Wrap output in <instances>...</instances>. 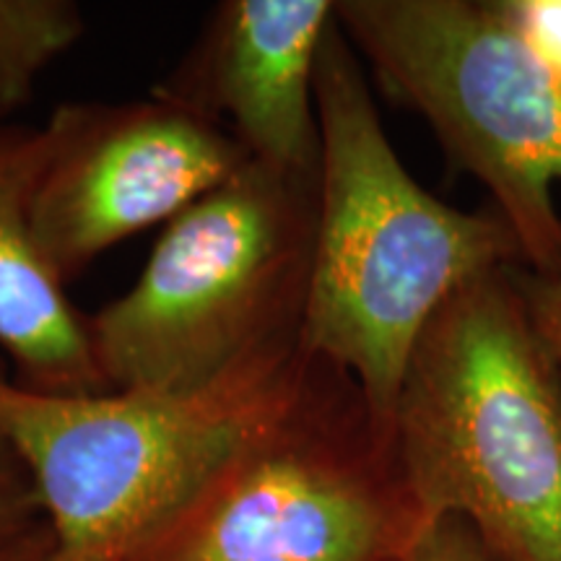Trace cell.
<instances>
[{"instance_id":"obj_9","label":"cell","mask_w":561,"mask_h":561,"mask_svg":"<svg viewBox=\"0 0 561 561\" xmlns=\"http://www.w3.org/2000/svg\"><path fill=\"white\" fill-rule=\"evenodd\" d=\"M47 159V125L0 123V348L24 388L102 396L112 390L91 354L87 318L34 242L32 206Z\"/></svg>"},{"instance_id":"obj_10","label":"cell","mask_w":561,"mask_h":561,"mask_svg":"<svg viewBox=\"0 0 561 561\" xmlns=\"http://www.w3.org/2000/svg\"><path fill=\"white\" fill-rule=\"evenodd\" d=\"M83 34L87 16L73 0H0V123L32 102L39 76Z\"/></svg>"},{"instance_id":"obj_1","label":"cell","mask_w":561,"mask_h":561,"mask_svg":"<svg viewBox=\"0 0 561 561\" xmlns=\"http://www.w3.org/2000/svg\"><path fill=\"white\" fill-rule=\"evenodd\" d=\"M314 107L318 219L301 346L346 371L390 434L424 328L468 280L523 265L520 248L496 214L447 206L411 178L339 21L320 47Z\"/></svg>"},{"instance_id":"obj_6","label":"cell","mask_w":561,"mask_h":561,"mask_svg":"<svg viewBox=\"0 0 561 561\" xmlns=\"http://www.w3.org/2000/svg\"><path fill=\"white\" fill-rule=\"evenodd\" d=\"M335 21L380 87L486 185L523 268L561 278V76L502 3L335 0Z\"/></svg>"},{"instance_id":"obj_7","label":"cell","mask_w":561,"mask_h":561,"mask_svg":"<svg viewBox=\"0 0 561 561\" xmlns=\"http://www.w3.org/2000/svg\"><path fill=\"white\" fill-rule=\"evenodd\" d=\"M45 125L50 159L32 231L62 286L136 231L170 224L250 161L224 125L157 91L123 104H62Z\"/></svg>"},{"instance_id":"obj_14","label":"cell","mask_w":561,"mask_h":561,"mask_svg":"<svg viewBox=\"0 0 561 561\" xmlns=\"http://www.w3.org/2000/svg\"><path fill=\"white\" fill-rule=\"evenodd\" d=\"M515 278L525 305H528L538 339L543 341V346L561 367V278L536 276L523 265L515 268Z\"/></svg>"},{"instance_id":"obj_11","label":"cell","mask_w":561,"mask_h":561,"mask_svg":"<svg viewBox=\"0 0 561 561\" xmlns=\"http://www.w3.org/2000/svg\"><path fill=\"white\" fill-rule=\"evenodd\" d=\"M55 536L24 462L0 434V561H47Z\"/></svg>"},{"instance_id":"obj_3","label":"cell","mask_w":561,"mask_h":561,"mask_svg":"<svg viewBox=\"0 0 561 561\" xmlns=\"http://www.w3.org/2000/svg\"><path fill=\"white\" fill-rule=\"evenodd\" d=\"M426 525L356 382L312 356L289 401L102 561H409Z\"/></svg>"},{"instance_id":"obj_8","label":"cell","mask_w":561,"mask_h":561,"mask_svg":"<svg viewBox=\"0 0 561 561\" xmlns=\"http://www.w3.org/2000/svg\"><path fill=\"white\" fill-rule=\"evenodd\" d=\"M335 0H224L157 94L229 121L250 161L314 178L320 130L314 73Z\"/></svg>"},{"instance_id":"obj_13","label":"cell","mask_w":561,"mask_h":561,"mask_svg":"<svg viewBox=\"0 0 561 561\" xmlns=\"http://www.w3.org/2000/svg\"><path fill=\"white\" fill-rule=\"evenodd\" d=\"M409 561H494L476 530L462 517L447 515L430 523L411 549Z\"/></svg>"},{"instance_id":"obj_4","label":"cell","mask_w":561,"mask_h":561,"mask_svg":"<svg viewBox=\"0 0 561 561\" xmlns=\"http://www.w3.org/2000/svg\"><path fill=\"white\" fill-rule=\"evenodd\" d=\"M318 174L248 161L167 224L128 291L87 318L110 390L185 392L301 335Z\"/></svg>"},{"instance_id":"obj_2","label":"cell","mask_w":561,"mask_h":561,"mask_svg":"<svg viewBox=\"0 0 561 561\" xmlns=\"http://www.w3.org/2000/svg\"><path fill=\"white\" fill-rule=\"evenodd\" d=\"M515 268L468 280L430 320L390 437L426 520L462 517L494 561H561V367Z\"/></svg>"},{"instance_id":"obj_12","label":"cell","mask_w":561,"mask_h":561,"mask_svg":"<svg viewBox=\"0 0 561 561\" xmlns=\"http://www.w3.org/2000/svg\"><path fill=\"white\" fill-rule=\"evenodd\" d=\"M530 50L561 76V0H502Z\"/></svg>"},{"instance_id":"obj_5","label":"cell","mask_w":561,"mask_h":561,"mask_svg":"<svg viewBox=\"0 0 561 561\" xmlns=\"http://www.w3.org/2000/svg\"><path fill=\"white\" fill-rule=\"evenodd\" d=\"M301 335L273 343L203 388L47 396L0 369V434L47 512V561H102L167 515L310 371Z\"/></svg>"}]
</instances>
